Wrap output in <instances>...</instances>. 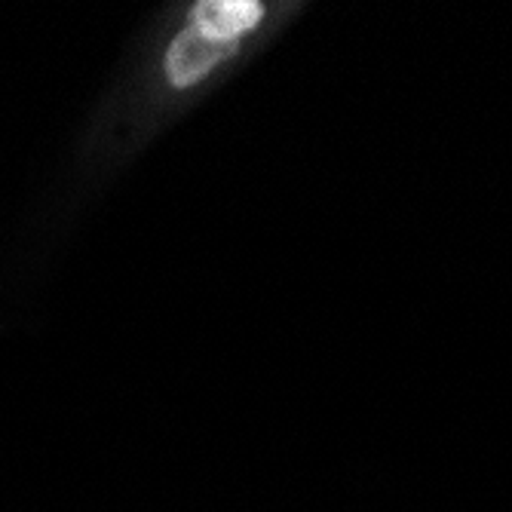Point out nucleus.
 <instances>
[{"instance_id": "f03ea898", "label": "nucleus", "mask_w": 512, "mask_h": 512, "mask_svg": "<svg viewBox=\"0 0 512 512\" xmlns=\"http://www.w3.org/2000/svg\"><path fill=\"white\" fill-rule=\"evenodd\" d=\"M230 50H234V46L212 43L209 37H203L197 28L188 25L169 46L166 71H169L175 86H191V83L203 80Z\"/></svg>"}, {"instance_id": "f257e3e1", "label": "nucleus", "mask_w": 512, "mask_h": 512, "mask_svg": "<svg viewBox=\"0 0 512 512\" xmlns=\"http://www.w3.org/2000/svg\"><path fill=\"white\" fill-rule=\"evenodd\" d=\"M264 10L255 0H203L191 13V28L221 46H234L261 22Z\"/></svg>"}]
</instances>
